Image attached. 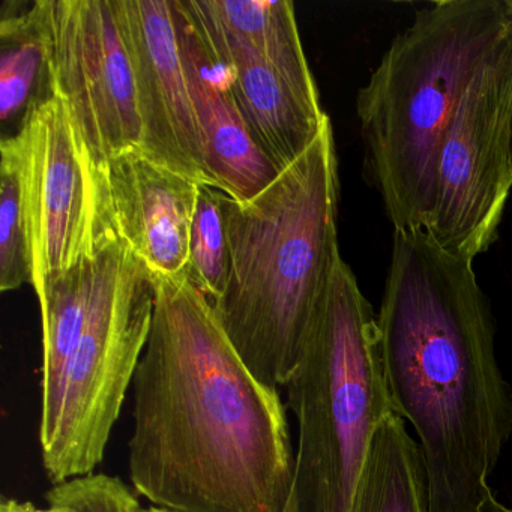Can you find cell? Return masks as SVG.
Returning <instances> with one entry per match:
<instances>
[{
    "instance_id": "obj_17",
    "label": "cell",
    "mask_w": 512,
    "mask_h": 512,
    "mask_svg": "<svg viewBox=\"0 0 512 512\" xmlns=\"http://www.w3.org/2000/svg\"><path fill=\"white\" fill-rule=\"evenodd\" d=\"M11 7L0 22V118L4 122L22 119L23 124L34 107L53 95L35 2L22 4V10H17V4Z\"/></svg>"
},
{
    "instance_id": "obj_2",
    "label": "cell",
    "mask_w": 512,
    "mask_h": 512,
    "mask_svg": "<svg viewBox=\"0 0 512 512\" xmlns=\"http://www.w3.org/2000/svg\"><path fill=\"white\" fill-rule=\"evenodd\" d=\"M472 263L425 230H395L377 316L392 409L419 439L428 512H490L488 479L512 434L511 391Z\"/></svg>"
},
{
    "instance_id": "obj_22",
    "label": "cell",
    "mask_w": 512,
    "mask_h": 512,
    "mask_svg": "<svg viewBox=\"0 0 512 512\" xmlns=\"http://www.w3.org/2000/svg\"><path fill=\"white\" fill-rule=\"evenodd\" d=\"M142 512H175V511H170V509H164V508H158V506H149V508H143V511Z\"/></svg>"
},
{
    "instance_id": "obj_7",
    "label": "cell",
    "mask_w": 512,
    "mask_h": 512,
    "mask_svg": "<svg viewBox=\"0 0 512 512\" xmlns=\"http://www.w3.org/2000/svg\"><path fill=\"white\" fill-rule=\"evenodd\" d=\"M512 23L473 76L440 146L436 197L425 232L473 260L493 244L512 188Z\"/></svg>"
},
{
    "instance_id": "obj_11",
    "label": "cell",
    "mask_w": 512,
    "mask_h": 512,
    "mask_svg": "<svg viewBox=\"0 0 512 512\" xmlns=\"http://www.w3.org/2000/svg\"><path fill=\"white\" fill-rule=\"evenodd\" d=\"M172 10L206 169L217 190L241 202L251 199L280 172L257 143L239 109L230 74L203 40L182 0H172Z\"/></svg>"
},
{
    "instance_id": "obj_19",
    "label": "cell",
    "mask_w": 512,
    "mask_h": 512,
    "mask_svg": "<svg viewBox=\"0 0 512 512\" xmlns=\"http://www.w3.org/2000/svg\"><path fill=\"white\" fill-rule=\"evenodd\" d=\"M221 194L217 188L199 185L190 235L187 277L212 305L223 296L230 271L229 233Z\"/></svg>"
},
{
    "instance_id": "obj_9",
    "label": "cell",
    "mask_w": 512,
    "mask_h": 512,
    "mask_svg": "<svg viewBox=\"0 0 512 512\" xmlns=\"http://www.w3.org/2000/svg\"><path fill=\"white\" fill-rule=\"evenodd\" d=\"M52 95L70 110L92 163L140 149L136 80L115 0H35Z\"/></svg>"
},
{
    "instance_id": "obj_13",
    "label": "cell",
    "mask_w": 512,
    "mask_h": 512,
    "mask_svg": "<svg viewBox=\"0 0 512 512\" xmlns=\"http://www.w3.org/2000/svg\"><path fill=\"white\" fill-rule=\"evenodd\" d=\"M116 232L157 277H185L199 185L131 149L106 170Z\"/></svg>"
},
{
    "instance_id": "obj_25",
    "label": "cell",
    "mask_w": 512,
    "mask_h": 512,
    "mask_svg": "<svg viewBox=\"0 0 512 512\" xmlns=\"http://www.w3.org/2000/svg\"><path fill=\"white\" fill-rule=\"evenodd\" d=\"M506 5H508L509 11H511L512 14V0H506Z\"/></svg>"
},
{
    "instance_id": "obj_21",
    "label": "cell",
    "mask_w": 512,
    "mask_h": 512,
    "mask_svg": "<svg viewBox=\"0 0 512 512\" xmlns=\"http://www.w3.org/2000/svg\"><path fill=\"white\" fill-rule=\"evenodd\" d=\"M0 512H50V509L37 508L34 503L20 502V500L7 499V497H5V499L2 500Z\"/></svg>"
},
{
    "instance_id": "obj_8",
    "label": "cell",
    "mask_w": 512,
    "mask_h": 512,
    "mask_svg": "<svg viewBox=\"0 0 512 512\" xmlns=\"http://www.w3.org/2000/svg\"><path fill=\"white\" fill-rule=\"evenodd\" d=\"M37 298L116 233L107 181L95 169L61 98L31 110L17 134Z\"/></svg>"
},
{
    "instance_id": "obj_4",
    "label": "cell",
    "mask_w": 512,
    "mask_h": 512,
    "mask_svg": "<svg viewBox=\"0 0 512 512\" xmlns=\"http://www.w3.org/2000/svg\"><path fill=\"white\" fill-rule=\"evenodd\" d=\"M511 23L506 0L434 2L392 41L359 91L365 167L395 230L427 226L446 128Z\"/></svg>"
},
{
    "instance_id": "obj_1",
    "label": "cell",
    "mask_w": 512,
    "mask_h": 512,
    "mask_svg": "<svg viewBox=\"0 0 512 512\" xmlns=\"http://www.w3.org/2000/svg\"><path fill=\"white\" fill-rule=\"evenodd\" d=\"M152 281L133 380L134 488L175 512H286L295 452L278 388L254 376L187 275Z\"/></svg>"
},
{
    "instance_id": "obj_16",
    "label": "cell",
    "mask_w": 512,
    "mask_h": 512,
    "mask_svg": "<svg viewBox=\"0 0 512 512\" xmlns=\"http://www.w3.org/2000/svg\"><path fill=\"white\" fill-rule=\"evenodd\" d=\"M95 274L97 253L56 275L38 298L43 320L41 418L58 406L68 362L91 310Z\"/></svg>"
},
{
    "instance_id": "obj_5",
    "label": "cell",
    "mask_w": 512,
    "mask_h": 512,
    "mask_svg": "<svg viewBox=\"0 0 512 512\" xmlns=\"http://www.w3.org/2000/svg\"><path fill=\"white\" fill-rule=\"evenodd\" d=\"M284 388L298 421L286 512H352L374 434L394 409L377 316L343 257Z\"/></svg>"
},
{
    "instance_id": "obj_3",
    "label": "cell",
    "mask_w": 512,
    "mask_h": 512,
    "mask_svg": "<svg viewBox=\"0 0 512 512\" xmlns=\"http://www.w3.org/2000/svg\"><path fill=\"white\" fill-rule=\"evenodd\" d=\"M338 197L331 119L257 196L221 194L230 271L214 308L242 361L272 388L295 371L341 257Z\"/></svg>"
},
{
    "instance_id": "obj_20",
    "label": "cell",
    "mask_w": 512,
    "mask_h": 512,
    "mask_svg": "<svg viewBox=\"0 0 512 512\" xmlns=\"http://www.w3.org/2000/svg\"><path fill=\"white\" fill-rule=\"evenodd\" d=\"M50 512H142L139 499L118 476L91 473L59 482L46 494Z\"/></svg>"
},
{
    "instance_id": "obj_12",
    "label": "cell",
    "mask_w": 512,
    "mask_h": 512,
    "mask_svg": "<svg viewBox=\"0 0 512 512\" xmlns=\"http://www.w3.org/2000/svg\"><path fill=\"white\" fill-rule=\"evenodd\" d=\"M194 25L232 79L239 109L278 172L298 160L322 133L329 116L319 91L287 79L268 61L224 31L199 0H182Z\"/></svg>"
},
{
    "instance_id": "obj_6",
    "label": "cell",
    "mask_w": 512,
    "mask_h": 512,
    "mask_svg": "<svg viewBox=\"0 0 512 512\" xmlns=\"http://www.w3.org/2000/svg\"><path fill=\"white\" fill-rule=\"evenodd\" d=\"M154 304L149 269L118 232L106 236L97 248L91 310L61 398L40 421L44 469L53 485L91 475L103 461L148 344Z\"/></svg>"
},
{
    "instance_id": "obj_15",
    "label": "cell",
    "mask_w": 512,
    "mask_h": 512,
    "mask_svg": "<svg viewBox=\"0 0 512 512\" xmlns=\"http://www.w3.org/2000/svg\"><path fill=\"white\" fill-rule=\"evenodd\" d=\"M235 40L308 91H319L302 47L290 0H199Z\"/></svg>"
},
{
    "instance_id": "obj_24",
    "label": "cell",
    "mask_w": 512,
    "mask_h": 512,
    "mask_svg": "<svg viewBox=\"0 0 512 512\" xmlns=\"http://www.w3.org/2000/svg\"><path fill=\"white\" fill-rule=\"evenodd\" d=\"M509 136H511V140H509V146H511V166H512V110H511V124H509Z\"/></svg>"
},
{
    "instance_id": "obj_18",
    "label": "cell",
    "mask_w": 512,
    "mask_h": 512,
    "mask_svg": "<svg viewBox=\"0 0 512 512\" xmlns=\"http://www.w3.org/2000/svg\"><path fill=\"white\" fill-rule=\"evenodd\" d=\"M0 188V290L11 292L34 281L28 221L23 202L19 152L13 137H4Z\"/></svg>"
},
{
    "instance_id": "obj_10",
    "label": "cell",
    "mask_w": 512,
    "mask_h": 512,
    "mask_svg": "<svg viewBox=\"0 0 512 512\" xmlns=\"http://www.w3.org/2000/svg\"><path fill=\"white\" fill-rule=\"evenodd\" d=\"M136 80L140 149L196 185L214 187L179 52L172 0H115Z\"/></svg>"
},
{
    "instance_id": "obj_14",
    "label": "cell",
    "mask_w": 512,
    "mask_h": 512,
    "mask_svg": "<svg viewBox=\"0 0 512 512\" xmlns=\"http://www.w3.org/2000/svg\"><path fill=\"white\" fill-rule=\"evenodd\" d=\"M352 512H428L421 448L395 412L374 434Z\"/></svg>"
},
{
    "instance_id": "obj_23",
    "label": "cell",
    "mask_w": 512,
    "mask_h": 512,
    "mask_svg": "<svg viewBox=\"0 0 512 512\" xmlns=\"http://www.w3.org/2000/svg\"><path fill=\"white\" fill-rule=\"evenodd\" d=\"M490 512H512L511 509L502 508V506L494 505L493 508L490 509Z\"/></svg>"
}]
</instances>
